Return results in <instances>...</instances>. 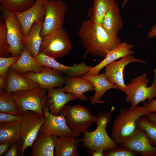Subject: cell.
<instances>
[{"label":"cell","instance_id":"9","mask_svg":"<svg viewBox=\"0 0 156 156\" xmlns=\"http://www.w3.org/2000/svg\"><path fill=\"white\" fill-rule=\"evenodd\" d=\"M20 121L21 138L23 143V151L32 147L40 130L45 121L43 113L28 110L23 115Z\"/></svg>","mask_w":156,"mask_h":156},{"label":"cell","instance_id":"16","mask_svg":"<svg viewBox=\"0 0 156 156\" xmlns=\"http://www.w3.org/2000/svg\"><path fill=\"white\" fill-rule=\"evenodd\" d=\"M45 6L41 1L36 0L34 5L26 10L14 13L20 23L23 36L29 33L35 22L44 20Z\"/></svg>","mask_w":156,"mask_h":156},{"label":"cell","instance_id":"17","mask_svg":"<svg viewBox=\"0 0 156 156\" xmlns=\"http://www.w3.org/2000/svg\"><path fill=\"white\" fill-rule=\"evenodd\" d=\"M47 93L43 106L47 107L51 114L58 116L61 110L69 101L78 99L72 94L64 92L62 87L47 89Z\"/></svg>","mask_w":156,"mask_h":156},{"label":"cell","instance_id":"22","mask_svg":"<svg viewBox=\"0 0 156 156\" xmlns=\"http://www.w3.org/2000/svg\"><path fill=\"white\" fill-rule=\"evenodd\" d=\"M81 77L89 80L94 87L95 94L90 99L92 104L103 103L101 99L107 90L111 89H118L116 85L108 80L104 73L94 75H85Z\"/></svg>","mask_w":156,"mask_h":156},{"label":"cell","instance_id":"37","mask_svg":"<svg viewBox=\"0 0 156 156\" xmlns=\"http://www.w3.org/2000/svg\"><path fill=\"white\" fill-rule=\"evenodd\" d=\"M143 106L146 107L148 113L156 112V99H153L149 103L144 102Z\"/></svg>","mask_w":156,"mask_h":156},{"label":"cell","instance_id":"26","mask_svg":"<svg viewBox=\"0 0 156 156\" xmlns=\"http://www.w3.org/2000/svg\"><path fill=\"white\" fill-rule=\"evenodd\" d=\"M101 25L110 36H118L123 27L122 17L118 5L113 6L107 12Z\"/></svg>","mask_w":156,"mask_h":156},{"label":"cell","instance_id":"6","mask_svg":"<svg viewBox=\"0 0 156 156\" xmlns=\"http://www.w3.org/2000/svg\"><path fill=\"white\" fill-rule=\"evenodd\" d=\"M11 93L21 115L28 110L44 113L43 108L47 93V89L39 87L31 90L18 91Z\"/></svg>","mask_w":156,"mask_h":156},{"label":"cell","instance_id":"23","mask_svg":"<svg viewBox=\"0 0 156 156\" xmlns=\"http://www.w3.org/2000/svg\"><path fill=\"white\" fill-rule=\"evenodd\" d=\"M39 132L34 142L30 156H53L56 138Z\"/></svg>","mask_w":156,"mask_h":156},{"label":"cell","instance_id":"4","mask_svg":"<svg viewBox=\"0 0 156 156\" xmlns=\"http://www.w3.org/2000/svg\"><path fill=\"white\" fill-rule=\"evenodd\" d=\"M154 73L153 81L150 87L147 86L148 80L145 73L132 79L126 85L125 102L130 103L131 106L135 107L147 99V102L149 103L153 98H156V68Z\"/></svg>","mask_w":156,"mask_h":156},{"label":"cell","instance_id":"11","mask_svg":"<svg viewBox=\"0 0 156 156\" xmlns=\"http://www.w3.org/2000/svg\"><path fill=\"white\" fill-rule=\"evenodd\" d=\"M45 121L41 127L39 132L48 135L57 137L68 135L78 137L81 132L72 130L67 126L63 114L55 116L51 114L47 107H43Z\"/></svg>","mask_w":156,"mask_h":156},{"label":"cell","instance_id":"39","mask_svg":"<svg viewBox=\"0 0 156 156\" xmlns=\"http://www.w3.org/2000/svg\"><path fill=\"white\" fill-rule=\"evenodd\" d=\"M144 116L148 120L156 122V112L149 113Z\"/></svg>","mask_w":156,"mask_h":156},{"label":"cell","instance_id":"12","mask_svg":"<svg viewBox=\"0 0 156 156\" xmlns=\"http://www.w3.org/2000/svg\"><path fill=\"white\" fill-rule=\"evenodd\" d=\"M133 62L146 64L144 60L137 58L132 55H129L122 57L118 61H114L108 64L105 66L104 73L110 82L116 85L118 89L125 92L127 86L123 79V70L126 66Z\"/></svg>","mask_w":156,"mask_h":156},{"label":"cell","instance_id":"44","mask_svg":"<svg viewBox=\"0 0 156 156\" xmlns=\"http://www.w3.org/2000/svg\"><path fill=\"white\" fill-rule=\"evenodd\" d=\"M2 0H0V1H1Z\"/></svg>","mask_w":156,"mask_h":156},{"label":"cell","instance_id":"29","mask_svg":"<svg viewBox=\"0 0 156 156\" xmlns=\"http://www.w3.org/2000/svg\"><path fill=\"white\" fill-rule=\"evenodd\" d=\"M0 8L15 13L26 10L34 4V0H2Z\"/></svg>","mask_w":156,"mask_h":156},{"label":"cell","instance_id":"32","mask_svg":"<svg viewBox=\"0 0 156 156\" xmlns=\"http://www.w3.org/2000/svg\"><path fill=\"white\" fill-rule=\"evenodd\" d=\"M11 54L5 23L1 17L0 20V57H7Z\"/></svg>","mask_w":156,"mask_h":156},{"label":"cell","instance_id":"2","mask_svg":"<svg viewBox=\"0 0 156 156\" xmlns=\"http://www.w3.org/2000/svg\"><path fill=\"white\" fill-rule=\"evenodd\" d=\"M148 114L146 108L143 105L122 109L112 124V139L118 144H121L135 133L138 127V119Z\"/></svg>","mask_w":156,"mask_h":156},{"label":"cell","instance_id":"20","mask_svg":"<svg viewBox=\"0 0 156 156\" xmlns=\"http://www.w3.org/2000/svg\"><path fill=\"white\" fill-rule=\"evenodd\" d=\"M44 66L39 64L29 51L24 47L18 60L9 69L22 75L28 72L38 73L42 71Z\"/></svg>","mask_w":156,"mask_h":156},{"label":"cell","instance_id":"10","mask_svg":"<svg viewBox=\"0 0 156 156\" xmlns=\"http://www.w3.org/2000/svg\"><path fill=\"white\" fill-rule=\"evenodd\" d=\"M0 8L1 16L6 26L11 54L13 56H20L24 47L22 42L23 36L20 23L14 13Z\"/></svg>","mask_w":156,"mask_h":156},{"label":"cell","instance_id":"1","mask_svg":"<svg viewBox=\"0 0 156 156\" xmlns=\"http://www.w3.org/2000/svg\"><path fill=\"white\" fill-rule=\"evenodd\" d=\"M78 36L86 49V54L104 58L122 42L118 36H110L101 25L90 19L83 22L79 31Z\"/></svg>","mask_w":156,"mask_h":156},{"label":"cell","instance_id":"38","mask_svg":"<svg viewBox=\"0 0 156 156\" xmlns=\"http://www.w3.org/2000/svg\"><path fill=\"white\" fill-rule=\"evenodd\" d=\"M12 143L5 142L0 144V156H4L11 146Z\"/></svg>","mask_w":156,"mask_h":156},{"label":"cell","instance_id":"43","mask_svg":"<svg viewBox=\"0 0 156 156\" xmlns=\"http://www.w3.org/2000/svg\"><path fill=\"white\" fill-rule=\"evenodd\" d=\"M42 2L44 5H45L49 1V0H38Z\"/></svg>","mask_w":156,"mask_h":156},{"label":"cell","instance_id":"21","mask_svg":"<svg viewBox=\"0 0 156 156\" xmlns=\"http://www.w3.org/2000/svg\"><path fill=\"white\" fill-rule=\"evenodd\" d=\"M133 46V44L125 42H122L118 47L110 51L102 61L96 66L92 67L85 75H99L100 70L109 63L124 56L133 55L134 52L131 49Z\"/></svg>","mask_w":156,"mask_h":156},{"label":"cell","instance_id":"42","mask_svg":"<svg viewBox=\"0 0 156 156\" xmlns=\"http://www.w3.org/2000/svg\"><path fill=\"white\" fill-rule=\"evenodd\" d=\"M128 0H124L122 4V8H123L125 7V5L128 2Z\"/></svg>","mask_w":156,"mask_h":156},{"label":"cell","instance_id":"25","mask_svg":"<svg viewBox=\"0 0 156 156\" xmlns=\"http://www.w3.org/2000/svg\"><path fill=\"white\" fill-rule=\"evenodd\" d=\"M82 139L68 135L57 137L55 155L56 156H78V145Z\"/></svg>","mask_w":156,"mask_h":156},{"label":"cell","instance_id":"15","mask_svg":"<svg viewBox=\"0 0 156 156\" xmlns=\"http://www.w3.org/2000/svg\"><path fill=\"white\" fill-rule=\"evenodd\" d=\"M35 58L39 64L57 70L65 73L67 76L72 77H81L85 75L92 67L87 66L84 61L79 64H75L72 66H65L59 63L55 58L40 53Z\"/></svg>","mask_w":156,"mask_h":156},{"label":"cell","instance_id":"27","mask_svg":"<svg viewBox=\"0 0 156 156\" xmlns=\"http://www.w3.org/2000/svg\"><path fill=\"white\" fill-rule=\"evenodd\" d=\"M116 5L118 4L115 0H94L93 7L88 10V16L95 23L101 25L107 12Z\"/></svg>","mask_w":156,"mask_h":156},{"label":"cell","instance_id":"18","mask_svg":"<svg viewBox=\"0 0 156 156\" xmlns=\"http://www.w3.org/2000/svg\"><path fill=\"white\" fill-rule=\"evenodd\" d=\"M6 79L5 92L8 93L31 90L40 87V85L34 81L10 69L6 73Z\"/></svg>","mask_w":156,"mask_h":156},{"label":"cell","instance_id":"19","mask_svg":"<svg viewBox=\"0 0 156 156\" xmlns=\"http://www.w3.org/2000/svg\"><path fill=\"white\" fill-rule=\"evenodd\" d=\"M66 83L62 88L63 91L76 96L78 99L84 101L87 97L83 93L89 91H94V87L88 80L81 77H72L68 76L65 77Z\"/></svg>","mask_w":156,"mask_h":156},{"label":"cell","instance_id":"7","mask_svg":"<svg viewBox=\"0 0 156 156\" xmlns=\"http://www.w3.org/2000/svg\"><path fill=\"white\" fill-rule=\"evenodd\" d=\"M68 127L71 130L84 133L94 122L96 118L86 107L79 105H65L62 109Z\"/></svg>","mask_w":156,"mask_h":156},{"label":"cell","instance_id":"40","mask_svg":"<svg viewBox=\"0 0 156 156\" xmlns=\"http://www.w3.org/2000/svg\"><path fill=\"white\" fill-rule=\"evenodd\" d=\"M156 36V25H154L151 27L148 34L147 36L148 38H151Z\"/></svg>","mask_w":156,"mask_h":156},{"label":"cell","instance_id":"34","mask_svg":"<svg viewBox=\"0 0 156 156\" xmlns=\"http://www.w3.org/2000/svg\"><path fill=\"white\" fill-rule=\"evenodd\" d=\"M105 156H136L139 155L126 148L118 146L104 152Z\"/></svg>","mask_w":156,"mask_h":156},{"label":"cell","instance_id":"35","mask_svg":"<svg viewBox=\"0 0 156 156\" xmlns=\"http://www.w3.org/2000/svg\"><path fill=\"white\" fill-rule=\"evenodd\" d=\"M24 155L23 143L21 140L12 144L9 149L4 156H19Z\"/></svg>","mask_w":156,"mask_h":156},{"label":"cell","instance_id":"28","mask_svg":"<svg viewBox=\"0 0 156 156\" xmlns=\"http://www.w3.org/2000/svg\"><path fill=\"white\" fill-rule=\"evenodd\" d=\"M21 140L19 122L0 123V144L13 143Z\"/></svg>","mask_w":156,"mask_h":156},{"label":"cell","instance_id":"8","mask_svg":"<svg viewBox=\"0 0 156 156\" xmlns=\"http://www.w3.org/2000/svg\"><path fill=\"white\" fill-rule=\"evenodd\" d=\"M45 12L40 35L42 38L49 32L63 28L68 10L62 0H49L45 5Z\"/></svg>","mask_w":156,"mask_h":156},{"label":"cell","instance_id":"14","mask_svg":"<svg viewBox=\"0 0 156 156\" xmlns=\"http://www.w3.org/2000/svg\"><path fill=\"white\" fill-rule=\"evenodd\" d=\"M121 146L142 156H156V148L151 144L145 132L138 127L134 134Z\"/></svg>","mask_w":156,"mask_h":156},{"label":"cell","instance_id":"30","mask_svg":"<svg viewBox=\"0 0 156 156\" xmlns=\"http://www.w3.org/2000/svg\"><path fill=\"white\" fill-rule=\"evenodd\" d=\"M136 123L137 126L145 132L151 145L156 148V122L148 120L144 116L139 118Z\"/></svg>","mask_w":156,"mask_h":156},{"label":"cell","instance_id":"36","mask_svg":"<svg viewBox=\"0 0 156 156\" xmlns=\"http://www.w3.org/2000/svg\"><path fill=\"white\" fill-rule=\"evenodd\" d=\"M23 117V115H15L10 113L0 112V123L20 122Z\"/></svg>","mask_w":156,"mask_h":156},{"label":"cell","instance_id":"5","mask_svg":"<svg viewBox=\"0 0 156 156\" xmlns=\"http://www.w3.org/2000/svg\"><path fill=\"white\" fill-rule=\"evenodd\" d=\"M72 48L69 36L63 27L49 32L42 38L40 53L54 58L62 57Z\"/></svg>","mask_w":156,"mask_h":156},{"label":"cell","instance_id":"33","mask_svg":"<svg viewBox=\"0 0 156 156\" xmlns=\"http://www.w3.org/2000/svg\"><path fill=\"white\" fill-rule=\"evenodd\" d=\"M20 56L0 57V78L6 79V73L10 67L18 60Z\"/></svg>","mask_w":156,"mask_h":156},{"label":"cell","instance_id":"41","mask_svg":"<svg viewBox=\"0 0 156 156\" xmlns=\"http://www.w3.org/2000/svg\"><path fill=\"white\" fill-rule=\"evenodd\" d=\"M90 155L93 156H103L104 152L101 150L89 152Z\"/></svg>","mask_w":156,"mask_h":156},{"label":"cell","instance_id":"13","mask_svg":"<svg viewBox=\"0 0 156 156\" xmlns=\"http://www.w3.org/2000/svg\"><path fill=\"white\" fill-rule=\"evenodd\" d=\"M22 75L37 83L40 87L46 89L62 87L66 83L65 77L62 75L61 72L47 66H44L40 72H28Z\"/></svg>","mask_w":156,"mask_h":156},{"label":"cell","instance_id":"31","mask_svg":"<svg viewBox=\"0 0 156 156\" xmlns=\"http://www.w3.org/2000/svg\"><path fill=\"white\" fill-rule=\"evenodd\" d=\"M0 112L15 115H21L14 102L11 93L0 92Z\"/></svg>","mask_w":156,"mask_h":156},{"label":"cell","instance_id":"24","mask_svg":"<svg viewBox=\"0 0 156 156\" xmlns=\"http://www.w3.org/2000/svg\"><path fill=\"white\" fill-rule=\"evenodd\" d=\"M44 20L35 22L28 34L23 36L22 42L32 56L35 58L39 54L42 38L40 32Z\"/></svg>","mask_w":156,"mask_h":156},{"label":"cell","instance_id":"3","mask_svg":"<svg viewBox=\"0 0 156 156\" xmlns=\"http://www.w3.org/2000/svg\"><path fill=\"white\" fill-rule=\"evenodd\" d=\"M114 109L113 107L110 111L99 113L96 117L97 126L96 130L83 133L82 146L87 148L89 152L100 150L104 152L118 146V144L109 136L106 130Z\"/></svg>","mask_w":156,"mask_h":156}]
</instances>
